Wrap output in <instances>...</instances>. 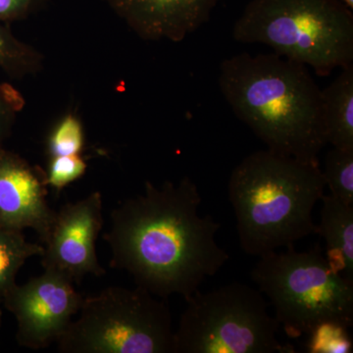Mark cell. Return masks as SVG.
Instances as JSON below:
<instances>
[{"label":"cell","instance_id":"6da1fadb","mask_svg":"<svg viewBox=\"0 0 353 353\" xmlns=\"http://www.w3.org/2000/svg\"><path fill=\"white\" fill-rule=\"evenodd\" d=\"M201 201L190 176L160 187L146 181L143 194L111 213L104 234L111 267L128 272L137 285L159 299L194 296L230 259L216 241L220 223L199 214Z\"/></svg>","mask_w":353,"mask_h":353},{"label":"cell","instance_id":"7a4b0ae2","mask_svg":"<svg viewBox=\"0 0 353 353\" xmlns=\"http://www.w3.org/2000/svg\"><path fill=\"white\" fill-rule=\"evenodd\" d=\"M221 92L267 150L319 163L327 145L321 88L305 65L276 53H241L220 65Z\"/></svg>","mask_w":353,"mask_h":353},{"label":"cell","instance_id":"3957f363","mask_svg":"<svg viewBox=\"0 0 353 353\" xmlns=\"http://www.w3.org/2000/svg\"><path fill=\"white\" fill-rule=\"evenodd\" d=\"M325 187L320 163L269 150L241 160L228 194L243 252L260 257L317 234L312 212Z\"/></svg>","mask_w":353,"mask_h":353},{"label":"cell","instance_id":"277c9868","mask_svg":"<svg viewBox=\"0 0 353 353\" xmlns=\"http://www.w3.org/2000/svg\"><path fill=\"white\" fill-rule=\"evenodd\" d=\"M233 38L270 46L318 76L353 64V15L340 0H250Z\"/></svg>","mask_w":353,"mask_h":353},{"label":"cell","instance_id":"5b68a950","mask_svg":"<svg viewBox=\"0 0 353 353\" xmlns=\"http://www.w3.org/2000/svg\"><path fill=\"white\" fill-rule=\"evenodd\" d=\"M252 279L292 338L308 334L325 322L352 327L353 282L334 270L319 243L306 252L292 245L262 255Z\"/></svg>","mask_w":353,"mask_h":353},{"label":"cell","instance_id":"8992f818","mask_svg":"<svg viewBox=\"0 0 353 353\" xmlns=\"http://www.w3.org/2000/svg\"><path fill=\"white\" fill-rule=\"evenodd\" d=\"M80 316L58 339L63 353H174L166 299L148 290L109 287L83 297Z\"/></svg>","mask_w":353,"mask_h":353},{"label":"cell","instance_id":"52a82bcc","mask_svg":"<svg viewBox=\"0 0 353 353\" xmlns=\"http://www.w3.org/2000/svg\"><path fill=\"white\" fill-rule=\"evenodd\" d=\"M174 353H294L278 340L280 324L259 290L234 282L188 299Z\"/></svg>","mask_w":353,"mask_h":353},{"label":"cell","instance_id":"ba28073f","mask_svg":"<svg viewBox=\"0 0 353 353\" xmlns=\"http://www.w3.org/2000/svg\"><path fill=\"white\" fill-rule=\"evenodd\" d=\"M83 299L69 278L44 269L41 276L14 285L2 303L15 317L16 339L21 347L41 350L65 333Z\"/></svg>","mask_w":353,"mask_h":353},{"label":"cell","instance_id":"9c48e42d","mask_svg":"<svg viewBox=\"0 0 353 353\" xmlns=\"http://www.w3.org/2000/svg\"><path fill=\"white\" fill-rule=\"evenodd\" d=\"M102 208L101 194L94 192L55 212L43 241V269L57 271L73 283L88 274H105L97 253V239L103 227Z\"/></svg>","mask_w":353,"mask_h":353},{"label":"cell","instance_id":"30bf717a","mask_svg":"<svg viewBox=\"0 0 353 353\" xmlns=\"http://www.w3.org/2000/svg\"><path fill=\"white\" fill-rule=\"evenodd\" d=\"M48 188L46 171L0 146V225L34 230L43 243L55 217Z\"/></svg>","mask_w":353,"mask_h":353},{"label":"cell","instance_id":"8fae6325","mask_svg":"<svg viewBox=\"0 0 353 353\" xmlns=\"http://www.w3.org/2000/svg\"><path fill=\"white\" fill-rule=\"evenodd\" d=\"M113 12L145 41L180 43L210 19L219 0H108Z\"/></svg>","mask_w":353,"mask_h":353},{"label":"cell","instance_id":"7c38bea8","mask_svg":"<svg viewBox=\"0 0 353 353\" xmlns=\"http://www.w3.org/2000/svg\"><path fill=\"white\" fill-rule=\"evenodd\" d=\"M317 234L326 243V257L334 270L353 282V204L328 194L321 199Z\"/></svg>","mask_w":353,"mask_h":353},{"label":"cell","instance_id":"4fadbf2b","mask_svg":"<svg viewBox=\"0 0 353 353\" xmlns=\"http://www.w3.org/2000/svg\"><path fill=\"white\" fill-rule=\"evenodd\" d=\"M322 119L327 143L353 150V64L321 90Z\"/></svg>","mask_w":353,"mask_h":353},{"label":"cell","instance_id":"5bb4252c","mask_svg":"<svg viewBox=\"0 0 353 353\" xmlns=\"http://www.w3.org/2000/svg\"><path fill=\"white\" fill-rule=\"evenodd\" d=\"M23 231L0 225V299L16 285L21 267L32 256H41L43 245L26 240Z\"/></svg>","mask_w":353,"mask_h":353},{"label":"cell","instance_id":"9a60e30c","mask_svg":"<svg viewBox=\"0 0 353 353\" xmlns=\"http://www.w3.org/2000/svg\"><path fill=\"white\" fill-rule=\"evenodd\" d=\"M43 63L41 51L16 38L8 24L0 22V69L6 75L21 80L38 74Z\"/></svg>","mask_w":353,"mask_h":353},{"label":"cell","instance_id":"2e32d148","mask_svg":"<svg viewBox=\"0 0 353 353\" xmlns=\"http://www.w3.org/2000/svg\"><path fill=\"white\" fill-rule=\"evenodd\" d=\"M321 170L332 196L353 204V150L332 148L325 157Z\"/></svg>","mask_w":353,"mask_h":353},{"label":"cell","instance_id":"e0dca14e","mask_svg":"<svg viewBox=\"0 0 353 353\" xmlns=\"http://www.w3.org/2000/svg\"><path fill=\"white\" fill-rule=\"evenodd\" d=\"M85 134L82 121L75 114L69 113L58 121L51 130L46 143L50 158L82 154Z\"/></svg>","mask_w":353,"mask_h":353},{"label":"cell","instance_id":"ac0fdd59","mask_svg":"<svg viewBox=\"0 0 353 353\" xmlns=\"http://www.w3.org/2000/svg\"><path fill=\"white\" fill-rule=\"evenodd\" d=\"M348 329L338 322H325L318 325L307 334L306 352H352V340Z\"/></svg>","mask_w":353,"mask_h":353},{"label":"cell","instance_id":"d6986e66","mask_svg":"<svg viewBox=\"0 0 353 353\" xmlns=\"http://www.w3.org/2000/svg\"><path fill=\"white\" fill-rule=\"evenodd\" d=\"M88 170V163L81 154L50 158L46 171L48 187L61 192L65 187L82 178Z\"/></svg>","mask_w":353,"mask_h":353},{"label":"cell","instance_id":"ffe728a7","mask_svg":"<svg viewBox=\"0 0 353 353\" xmlns=\"http://www.w3.org/2000/svg\"><path fill=\"white\" fill-rule=\"evenodd\" d=\"M23 105L22 97L12 85L0 83V146L10 137L16 116Z\"/></svg>","mask_w":353,"mask_h":353},{"label":"cell","instance_id":"44dd1931","mask_svg":"<svg viewBox=\"0 0 353 353\" xmlns=\"http://www.w3.org/2000/svg\"><path fill=\"white\" fill-rule=\"evenodd\" d=\"M48 0H0V22L10 24L41 10Z\"/></svg>","mask_w":353,"mask_h":353},{"label":"cell","instance_id":"7402d4cb","mask_svg":"<svg viewBox=\"0 0 353 353\" xmlns=\"http://www.w3.org/2000/svg\"><path fill=\"white\" fill-rule=\"evenodd\" d=\"M341 2L345 4L350 9H353V0H341Z\"/></svg>","mask_w":353,"mask_h":353},{"label":"cell","instance_id":"603a6c76","mask_svg":"<svg viewBox=\"0 0 353 353\" xmlns=\"http://www.w3.org/2000/svg\"><path fill=\"white\" fill-rule=\"evenodd\" d=\"M1 304H2V301H1V299H0V326H1V324H2V308H1Z\"/></svg>","mask_w":353,"mask_h":353}]
</instances>
